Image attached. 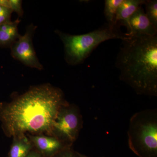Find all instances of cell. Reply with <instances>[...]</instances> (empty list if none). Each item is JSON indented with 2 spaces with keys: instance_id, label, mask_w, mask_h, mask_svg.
Segmentation results:
<instances>
[{
  "instance_id": "cell-1",
  "label": "cell",
  "mask_w": 157,
  "mask_h": 157,
  "mask_svg": "<svg viewBox=\"0 0 157 157\" xmlns=\"http://www.w3.org/2000/svg\"><path fill=\"white\" fill-rule=\"evenodd\" d=\"M67 104L60 90L50 86H37L1 106L0 120L8 136L52 132L59 110Z\"/></svg>"
},
{
  "instance_id": "cell-12",
  "label": "cell",
  "mask_w": 157,
  "mask_h": 157,
  "mask_svg": "<svg viewBox=\"0 0 157 157\" xmlns=\"http://www.w3.org/2000/svg\"><path fill=\"white\" fill-rule=\"evenodd\" d=\"M144 5L145 6L147 17L152 25L157 29V1L145 0Z\"/></svg>"
},
{
  "instance_id": "cell-2",
  "label": "cell",
  "mask_w": 157,
  "mask_h": 157,
  "mask_svg": "<svg viewBox=\"0 0 157 157\" xmlns=\"http://www.w3.org/2000/svg\"><path fill=\"white\" fill-rule=\"evenodd\" d=\"M125 36L115 63L120 79L137 94L157 97V35Z\"/></svg>"
},
{
  "instance_id": "cell-9",
  "label": "cell",
  "mask_w": 157,
  "mask_h": 157,
  "mask_svg": "<svg viewBox=\"0 0 157 157\" xmlns=\"http://www.w3.org/2000/svg\"><path fill=\"white\" fill-rule=\"evenodd\" d=\"M145 2V0H123L118 8L116 24L117 26L127 27L132 14Z\"/></svg>"
},
{
  "instance_id": "cell-4",
  "label": "cell",
  "mask_w": 157,
  "mask_h": 157,
  "mask_svg": "<svg viewBox=\"0 0 157 157\" xmlns=\"http://www.w3.org/2000/svg\"><path fill=\"white\" fill-rule=\"evenodd\" d=\"M128 144L139 157H157V110L147 109L135 113L130 120Z\"/></svg>"
},
{
  "instance_id": "cell-16",
  "label": "cell",
  "mask_w": 157,
  "mask_h": 157,
  "mask_svg": "<svg viewBox=\"0 0 157 157\" xmlns=\"http://www.w3.org/2000/svg\"><path fill=\"white\" fill-rule=\"evenodd\" d=\"M13 12L11 9L5 8L0 6V15L11 16V13Z\"/></svg>"
},
{
  "instance_id": "cell-13",
  "label": "cell",
  "mask_w": 157,
  "mask_h": 157,
  "mask_svg": "<svg viewBox=\"0 0 157 157\" xmlns=\"http://www.w3.org/2000/svg\"><path fill=\"white\" fill-rule=\"evenodd\" d=\"M20 35L17 32H8L0 30V45L11 44L18 39Z\"/></svg>"
},
{
  "instance_id": "cell-11",
  "label": "cell",
  "mask_w": 157,
  "mask_h": 157,
  "mask_svg": "<svg viewBox=\"0 0 157 157\" xmlns=\"http://www.w3.org/2000/svg\"><path fill=\"white\" fill-rule=\"evenodd\" d=\"M123 0H106L105 1L104 14L107 25L111 27L117 26L116 24L118 8Z\"/></svg>"
},
{
  "instance_id": "cell-21",
  "label": "cell",
  "mask_w": 157,
  "mask_h": 157,
  "mask_svg": "<svg viewBox=\"0 0 157 157\" xmlns=\"http://www.w3.org/2000/svg\"></svg>"
},
{
  "instance_id": "cell-14",
  "label": "cell",
  "mask_w": 157,
  "mask_h": 157,
  "mask_svg": "<svg viewBox=\"0 0 157 157\" xmlns=\"http://www.w3.org/2000/svg\"><path fill=\"white\" fill-rule=\"evenodd\" d=\"M53 157H79L78 153L73 151L71 146L67 147L59 152Z\"/></svg>"
},
{
  "instance_id": "cell-15",
  "label": "cell",
  "mask_w": 157,
  "mask_h": 157,
  "mask_svg": "<svg viewBox=\"0 0 157 157\" xmlns=\"http://www.w3.org/2000/svg\"><path fill=\"white\" fill-rule=\"evenodd\" d=\"M10 7L12 11H15L20 16H22L23 11L22 8V1L20 0H9Z\"/></svg>"
},
{
  "instance_id": "cell-18",
  "label": "cell",
  "mask_w": 157,
  "mask_h": 157,
  "mask_svg": "<svg viewBox=\"0 0 157 157\" xmlns=\"http://www.w3.org/2000/svg\"><path fill=\"white\" fill-rule=\"evenodd\" d=\"M11 16L6 15H0V25L10 21V19Z\"/></svg>"
},
{
  "instance_id": "cell-3",
  "label": "cell",
  "mask_w": 157,
  "mask_h": 157,
  "mask_svg": "<svg viewBox=\"0 0 157 157\" xmlns=\"http://www.w3.org/2000/svg\"><path fill=\"white\" fill-rule=\"evenodd\" d=\"M118 27H111L108 25L92 32L79 35H71L57 31L63 43L65 59L69 64L82 63L101 43L112 39L122 40L125 34L121 33Z\"/></svg>"
},
{
  "instance_id": "cell-8",
  "label": "cell",
  "mask_w": 157,
  "mask_h": 157,
  "mask_svg": "<svg viewBox=\"0 0 157 157\" xmlns=\"http://www.w3.org/2000/svg\"><path fill=\"white\" fill-rule=\"evenodd\" d=\"M30 138L38 151L46 157H53L66 147L71 146L54 137L39 135L31 136Z\"/></svg>"
},
{
  "instance_id": "cell-20",
  "label": "cell",
  "mask_w": 157,
  "mask_h": 157,
  "mask_svg": "<svg viewBox=\"0 0 157 157\" xmlns=\"http://www.w3.org/2000/svg\"><path fill=\"white\" fill-rule=\"evenodd\" d=\"M77 153H78V156L79 157H89L85 155H84L79 153L77 152Z\"/></svg>"
},
{
  "instance_id": "cell-10",
  "label": "cell",
  "mask_w": 157,
  "mask_h": 157,
  "mask_svg": "<svg viewBox=\"0 0 157 157\" xmlns=\"http://www.w3.org/2000/svg\"><path fill=\"white\" fill-rule=\"evenodd\" d=\"M9 157H26L32 150V144L24 135L14 136Z\"/></svg>"
},
{
  "instance_id": "cell-7",
  "label": "cell",
  "mask_w": 157,
  "mask_h": 157,
  "mask_svg": "<svg viewBox=\"0 0 157 157\" xmlns=\"http://www.w3.org/2000/svg\"><path fill=\"white\" fill-rule=\"evenodd\" d=\"M128 35H157V29L152 25L143 10L142 6L135 11L129 18L127 26Z\"/></svg>"
},
{
  "instance_id": "cell-19",
  "label": "cell",
  "mask_w": 157,
  "mask_h": 157,
  "mask_svg": "<svg viewBox=\"0 0 157 157\" xmlns=\"http://www.w3.org/2000/svg\"><path fill=\"white\" fill-rule=\"evenodd\" d=\"M0 6L11 9L9 0H0Z\"/></svg>"
},
{
  "instance_id": "cell-6",
  "label": "cell",
  "mask_w": 157,
  "mask_h": 157,
  "mask_svg": "<svg viewBox=\"0 0 157 157\" xmlns=\"http://www.w3.org/2000/svg\"><path fill=\"white\" fill-rule=\"evenodd\" d=\"M33 28L34 26H30L24 35L18 37L11 48V55L25 65L41 70L43 67L37 58L32 42Z\"/></svg>"
},
{
  "instance_id": "cell-17",
  "label": "cell",
  "mask_w": 157,
  "mask_h": 157,
  "mask_svg": "<svg viewBox=\"0 0 157 157\" xmlns=\"http://www.w3.org/2000/svg\"><path fill=\"white\" fill-rule=\"evenodd\" d=\"M26 157H45L39 151L31 150Z\"/></svg>"
},
{
  "instance_id": "cell-5",
  "label": "cell",
  "mask_w": 157,
  "mask_h": 157,
  "mask_svg": "<svg viewBox=\"0 0 157 157\" xmlns=\"http://www.w3.org/2000/svg\"><path fill=\"white\" fill-rule=\"evenodd\" d=\"M82 125V118L78 108L67 104L59 110L54 122L53 132L61 141L71 146L77 139Z\"/></svg>"
}]
</instances>
